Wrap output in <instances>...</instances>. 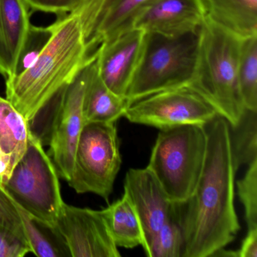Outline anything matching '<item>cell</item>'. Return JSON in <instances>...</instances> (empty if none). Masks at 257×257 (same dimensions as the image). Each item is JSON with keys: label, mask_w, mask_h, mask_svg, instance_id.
I'll return each mask as SVG.
<instances>
[{"label": "cell", "mask_w": 257, "mask_h": 257, "mask_svg": "<svg viewBox=\"0 0 257 257\" xmlns=\"http://www.w3.org/2000/svg\"><path fill=\"white\" fill-rule=\"evenodd\" d=\"M242 40L206 17L199 30L196 67L189 86L230 126L239 122L245 109L237 82Z\"/></svg>", "instance_id": "obj_3"}, {"label": "cell", "mask_w": 257, "mask_h": 257, "mask_svg": "<svg viewBox=\"0 0 257 257\" xmlns=\"http://www.w3.org/2000/svg\"><path fill=\"white\" fill-rule=\"evenodd\" d=\"M101 213L109 234L118 247L142 246L144 240L142 226L125 194H123L120 199L101 210Z\"/></svg>", "instance_id": "obj_18"}, {"label": "cell", "mask_w": 257, "mask_h": 257, "mask_svg": "<svg viewBox=\"0 0 257 257\" xmlns=\"http://www.w3.org/2000/svg\"><path fill=\"white\" fill-rule=\"evenodd\" d=\"M206 17L239 37L257 35V0H202Z\"/></svg>", "instance_id": "obj_15"}, {"label": "cell", "mask_w": 257, "mask_h": 257, "mask_svg": "<svg viewBox=\"0 0 257 257\" xmlns=\"http://www.w3.org/2000/svg\"><path fill=\"white\" fill-rule=\"evenodd\" d=\"M238 257H257V229L249 230L237 250Z\"/></svg>", "instance_id": "obj_30"}, {"label": "cell", "mask_w": 257, "mask_h": 257, "mask_svg": "<svg viewBox=\"0 0 257 257\" xmlns=\"http://www.w3.org/2000/svg\"><path fill=\"white\" fill-rule=\"evenodd\" d=\"M31 252L26 235L0 224V257H24Z\"/></svg>", "instance_id": "obj_26"}, {"label": "cell", "mask_w": 257, "mask_h": 257, "mask_svg": "<svg viewBox=\"0 0 257 257\" xmlns=\"http://www.w3.org/2000/svg\"><path fill=\"white\" fill-rule=\"evenodd\" d=\"M12 172L10 156L0 149V186H4L10 178Z\"/></svg>", "instance_id": "obj_31"}, {"label": "cell", "mask_w": 257, "mask_h": 257, "mask_svg": "<svg viewBox=\"0 0 257 257\" xmlns=\"http://www.w3.org/2000/svg\"><path fill=\"white\" fill-rule=\"evenodd\" d=\"M213 106L190 87L155 93L132 103L124 117L160 130L184 125L204 126L217 115Z\"/></svg>", "instance_id": "obj_8"}, {"label": "cell", "mask_w": 257, "mask_h": 257, "mask_svg": "<svg viewBox=\"0 0 257 257\" xmlns=\"http://www.w3.org/2000/svg\"><path fill=\"white\" fill-rule=\"evenodd\" d=\"M85 0H25L33 11L54 13L58 16L71 13Z\"/></svg>", "instance_id": "obj_28"}, {"label": "cell", "mask_w": 257, "mask_h": 257, "mask_svg": "<svg viewBox=\"0 0 257 257\" xmlns=\"http://www.w3.org/2000/svg\"><path fill=\"white\" fill-rule=\"evenodd\" d=\"M124 189L142 226L143 246L164 224L174 219V203L147 167L128 170Z\"/></svg>", "instance_id": "obj_12"}, {"label": "cell", "mask_w": 257, "mask_h": 257, "mask_svg": "<svg viewBox=\"0 0 257 257\" xmlns=\"http://www.w3.org/2000/svg\"><path fill=\"white\" fill-rule=\"evenodd\" d=\"M257 112L245 109L239 122L229 125L231 151L236 168L257 159Z\"/></svg>", "instance_id": "obj_22"}, {"label": "cell", "mask_w": 257, "mask_h": 257, "mask_svg": "<svg viewBox=\"0 0 257 257\" xmlns=\"http://www.w3.org/2000/svg\"><path fill=\"white\" fill-rule=\"evenodd\" d=\"M53 34V25L42 28L31 25L18 58L13 76H19L28 70L43 52ZM9 78V79H10Z\"/></svg>", "instance_id": "obj_24"}, {"label": "cell", "mask_w": 257, "mask_h": 257, "mask_svg": "<svg viewBox=\"0 0 257 257\" xmlns=\"http://www.w3.org/2000/svg\"><path fill=\"white\" fill-rule=\"evenodd\" d=\"M147 168L174 203L193 192L204 166L207 150L204 126L184 124L160 130Z\"/></svg>", "instance_id": "obj_5"}, {"label": "cell", "mask_w": 257, "mask_h": 257, "mask_svg": "<svg viewBox=\"0 0 257 257\" xmlns=\"http://www.w3.org/2000/svg\"><path fill=\"white\" fill-rule=\"evenodd\" d=\"M184 238L175 219H170L143 246L147 256L183 257Z\"/></svg>", "instance_id": "obj_23"}, {"label": "cell", "mask_w": 257, "mask_h": 257, "mask_svg": "<svg viewBox=\"0 0 257 257\" xmlns=\"http://www.w3.org/2000/svg\"><path fill=\"white\" fill-rule=\"evenodd\" d=\"M198 40L199 31L178 37L147 33L142 56L126 94L129 104L155 93L189 86L195 75Z\"/></svg>", "instance_id": "obj_4"}, {"label": "cell", "mask_w": 257, "mask_h": 257, "mask_svg": "<svg viewBox=\"0 0 257 257\" xmlns=\"http://www.w3.org/2000/svg\"><path fill=\"white\" fill-rule=\"evenodd\" d=\"M237 187L244 207L248 231L257 229V159L248 165L246 174L237 182Z\"/></svg>", "instance_id": "obj_25"}, {"label": "cell", "mask_w": 257, "mask_h": 257, "mask_svg": "<svg viewBox=\"0 0 257 257\" xmlns=\"http://www.w3.org/2000/svg\"><path fill=\"white\" fill-rule=\"evenodd\" d=\"M17 207L31 252L41 257L71 256L65 240L56 227L36 219Z\"/></svg>", "instance_id": "obj_20"}, {"label": "cell", "mask_w": 257, "mask_h": 257, "mask_svg": "<svg viewBox=\"0 0 257 257\" xmlns=\"http://www.w3.org/2000/svg\"><path fill=\"white\" fill-rule=\"evenodd\" d=\"M130 106L125 97L117 95L99 76L95 61L84 94L83 118L89 122H116Z\"/></svg>", "instance_id": "obj_16"}, {"label": "cell", "mask_w": 257, "mask_h": 257, "mask_svg": "<svg viewBox=\"0 0 257 257\" xmlns=\"http://www.w3.org/2000/svg\"><path fill=\"white\" fill-rule=\"evenodd\" d=\"M53 34L28 70L7 79V98L33 121L58 93L95 58L87 44L80 7L60 15Z\"/></svg>", "instance_id": "obj_2"}, {"label": "cell", "mask_w": 257, "mask_h": 257, "mask_svg": "<svg viewBox=\"0 0 257 257\" xmlns=\"http://www.w3.org/2000/svg\"><path fill=\"white\" fill-rule=\"evenodd\" d=\"M112 1V0H85L81 4L86 37H88L97 18Z\"/></svg>", "instance_id": "obj_29"}, {"label": "cell", "mask_w": 257, "mask_h": 257, "mask_svg": "<svg viewBox=\"0 0 257 257\" xmlns=\"http://www.w3.org/2000/svg\"><path fill=\"white\" fill-rule=\"evenodd\" d=\"M55 227L65 240L71 256H121L101 210L81 208L64 202Z\"/></svg>", "instance_id": "obj_10"}, {"label": "cell", "mask_w": 257, "mask_h": 257, "mask_svg": "<svg viewBox=\"0 0 257 257\" xmlns=\"http://www.w3.org/2000/svg\"><path fill=\"white\" fill-rule=\"evenodd\" d=\"M237 82L245 109L257 112V35L242 40Z\"/></svg>", "instance_id": "obj_21"}, {"label": "cell", "mask_w": 257, "mask_h": 257, "mask_svg": "<svg viewBox=\"0 0 257 257\" xmlns=\"http://www.w3.org/2000/svg\"><path fill=\"white\" fill-rule=\"evenodd\" d=\"M155 0H112L94 22L87 37V44L94 52L102 42L131 29L132 21Z\"/></svg>", "instance_id": "obj_17"}, {"label": "cell", "mask_w": 257, "mask_h": 257, "mask_svg": "<svg viewBox=\"0 0 257 257\" xmlns=\"http://www.w3.org/2000/svg\"><path fill=\"white\" fill-rule=\"evenodd\" d=\"M146 34L131 28L100 43L95 52L97 72L103 83L125 97L142 56Z\"/></svg>", "instance_id": "obj_11"}, {"label": "cell", "mask_w": 257, "mask_h": 257, "mask_svg": "<svg viewBox=\"0 0 257 257\" xmlns=\"http://www.w3.org/2000/svg\"><path fill=\"white\" fill-rule=\"evenodd\" d=\"M25 0H0V73L13 76L18 58L31 28Z\"/></svg>", "instance_id": "obj_14"}, {"label": "cell", "mask_w": 257, "mask_h": 257, "mask_svg": "<svg viewBox=\"0 0 257 257\" xmlns=\"http://www.w3.org/2000/svg\"><path fill=\"white\" fill-rule=\"evenodd\" d=\"M94 61L95 58L56 96L58 104L51 128L49 156L58 175L67 181L71 177L78 140L85 125L84 94Z\"/></svg>", "instance_id": "obj_9"}, {"label": "cell", "mask_w": 257, "mask_h": 257, "mask_svg": "<svg viewBox=\"0 0 257 257\" xmlns=\"http://www.w3.org/2000/svg\"><path fill=\"white\" fill-rule=\"evenodd\" d=\"M207 150L192 195L174 203V218L184 238L183 257L213 256L234 240L240 224L234 207L236 168L229 124L216 115L204 125Z\"/></svg>", "instance_id": "obj_1"}, {"label": "cell", "mask_w": 257, "mask_h": 257, "mask_svg": "<svg viewBox=\"0 0 257 257\" xmlns=\"http://www.w3.org/2000/svg\"><path fill=\"white\" fill-rule=\"evenodd\" d=\"M121 165L116 122L86 123L67 182L77 193H94L108 201Z\"/></svg>", "instance_id": "obj_7"}, {"label": "cell", "mask_w": 257, "mask_h": 257, "mask_svg": "<svg viewBox=\"0 0 257 257\" xmlns=\"http://www.w3.org/2000/svg\"><path fill=\"white\" fill-rule=\"evenodd\" d=\"M205 18L202 0H155L135 16L131 28L178 37L199 31Z\"/></svg>", "instance_id": "obj_13"}, {"label": "cell", "mask_w": 257, "mask_h": 257, "mask_svg": "<svg viewBox=\"0 0 257 257\" xmlns=\"http://www.w3.org/2000/svg\"><path fill=\"white\" fill-rule=\"evenodd\" d=\"M31 132L26 118L8 99L0 97V149L10 156L12 171L25 154Z\"/></svg>", "instance_id": "obj_19"}, {"label": "cell", "mask_w": 257, "mask_h": 257, "mask_svg": "<svg viewBox=\"0 0 257 257\" xmlns=\"http://www.w3.org/2000/svg\"><path fill=\"white\" fill-rule=\"evenodd\" d=\"M58 176L41 140L31 132L25 154L3 187L28 214L55 227L64 204Z\"/></svg>", "instance_id": "obj_6"}, {"label": "cell", "mask_w": 257, "mask_h": 257, "mask_svg": "<svg viewBox=\"0 0 257 257\" xmlns=\"http://www.w3.org/2000/svg\"><path fill=\"white\" fill-rule=\"evenodd\" d=\"M0 224L25 234L17 205L2 186H0Z\"/></svg>", "instance_id": "obj_27"}]
</instances>
